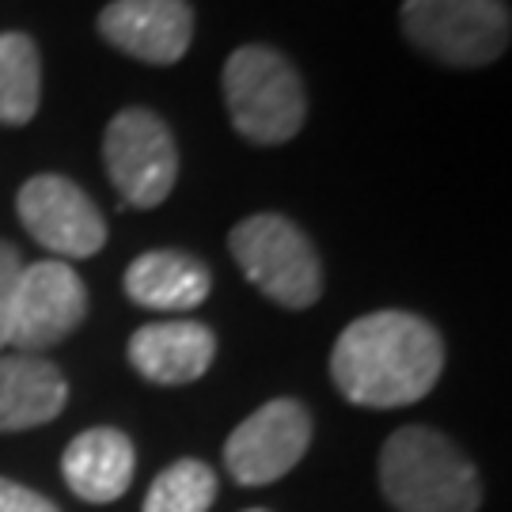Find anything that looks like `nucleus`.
Returning <instances> with one entry per match:
<instances>
[{
	"mask_svg": "<svg viewBox=\"0 0 512 512\" xmlns=\"http://www.w3.org/2000/svg\"><path fill=\"white\" fill-rule=\"evenodd\" d=\"M444 342L433 323L410 311L353 319L330 353V376L353 406L391 410L425 399L440 380Z\"/></svg>",
	"mask_w": 512,
	"mask_h": 512,
	"instance_id": "1",
	"label": "nucleus"
},
{
	"mask_svg": "<svg viewBox=\"0 0 512 512\" xmlns=\"http://www.w3.org/2000/svg\"><path fill=\"white\" fill-rule=\"evenodd\" d=\"M380 486L399 512H475L482 501L475 467L433 429L406 425L380 452Z\"/></svg>",
	"mask_w": 512,
	"mask_h": 512,
	"instance_id": "2",
	"label": "nucleus"
},
{
	"mask_svg": "<svg viewBox=\"0 0 512 512\" xmlns=\"http://www.w3.org/2000/svg\"><path fill=\"white\" fill-rule=\"evenodd\" d=\"M232 126L251 145H285L304 129L308 92L296 65L274 46H239L220 73Z\"/></svg>",
	"mask_w": 512,
	"mask_h": 512,
	"instance_id": "3",
	"label": "nucleus"
},
{
	"mask_svg": "<svg viewBox=\"0 0 512 512\" xmlns=\"http://www.w3.org/2000/svg\"><path fill=\"white\" fill-rule=\"evenodd\" d=\"M228 247L243 277L281 308L304 311L323 293L319 255L293 220L277 213H255L232 228Z\"/></svg>",
	"mask_w": 512,
	"mask_h": 512,
	"instance_id": "4",
	"label": "nucleus"
},
{
	"mask_svg": "<svg viewBox=\"0 0 512 512\" xmlns=\"http://www.w3.org/2000/svg\"><path fill=\"white\" fill-rule=\"evenodd\" d=\"M509 31L505 0H403V35L440 65H490L509 50Z\"/></svg>",
	"mask_w": 512,
	"mask_h": 512,
	"instance_id": "5",
	"label": "nucleus"
},
{
	"mask_svg": "<svg viewBox=\"0 0 512 512\" xmlns=\"http://www.w3.org/2000/svg\"><path fill=\"white\" fill-rule=\"evenodd\" d=\"M103 164L122 205L156 209L167 202L179 179V148L160 114L126 107L103 133Z\"/></svg>",
	"mask_w": 512,
	"mask_h": 512,
	"instance_id": "6",
	"label": "nucleus"
},
{
	"mask_svg": "<svg viewBox=\"0 0 512 512\" xmlns=\"http://www.w3.org/2000/svg\"><path fill=\"white\" fill-rule=\"evenodd\" d=\"M88 315V289L69 262H23L12 296V334L8 346L19 353H42L73 334Z\"/></svg>",
	"mask_w": 512,
	"mask_h": 512,
	"instance_id": "7",
	"label": "nucleus"
},
{
	"mask_svg": "<svg viewBox=\"0 0 512 512\" xmlns=\"http://www.w3.org/2000/svg\"><path fill=\"white\" fill-rule=\"evenodd\" d=\"M16 209L27 236L61 262L92 258L107 243V220L99 213V205L65 175L27 179L16 198Z\"/></svg>",
	"mask_w": 512,
	"mask_h": 512,
	"instance_id": "8",
	"label": "nucleus"
},
{
	"mask_svg": "<svg viewBox=\"0 0 512 512\" xmlns=\"http://www.w3.org/2000/svg\"><path fill=\"white\" fill-rule=\"evenodd\" d=\"M311 444V414L296 399L258 406L224 440V467L239 486H270L304 459Z\"/></svg>",
	"mask_w": 512,
	"mask_h": 512,
	"instance_id": "9",
	"label": "nucleus"
},
{
	"mask_svg": "<svg viewBox=\"0 0 512 512\" xmlns=\"http://www.w3.org/2000/svg\"><path fill=\"white\" fill-rule=\"evenodd\" d=\"M99 35L133 61L175 65L190 50L194 8L186 0H114L99 12Z\"/></svg>",
	"mask_w": 512,
	"mask_h": 512,
	"instance_id": "10",
	"label": "nucleus"
},
{
	"mask_svg": "<svg viewBox=\"0 0 512 512\" xmlns=\"http://www.w3.org/2000/svg\"><path fill=\"white\" fill-rule=\"evenodd\" d=\"M217 357V334L198 319L148 323L129 338V365L148 384L179 387L202 380Z\"/></svg>",
	"mask_w": 512,
	"mask_h": 512,
	"instance_id": "11",
	"label": "nucleus"
},
{
	"mask_svg": "<svg viewBox=\"0 0 512 512\" xmlns=\"http://www.w3.org/2000/svg\"><path fill=\"white\" fill-rule=\"evenodd\" d=\"M65 482L80 501L88 505H107L129 490L133 471H137V452L133 440L122 429H88L65 448L61 459Z\"/></svg>",
	"mask_w": 512,
	"mask_h": 512,
	"instance_id": "12",
	"label": "nucleus"
},
{
	"mask_svg": "<svg viewBox=\"0 0 512 512\" xmlns=\"http://www.w3.org/2000/svg\"><path fill=\"white\" fill-rule=\"evenodd\" d=\"M213 277L205 262L183 251H148L126 270V296L148 311H194L209 300Z\"/></svg>",
	"mask_w": 512,
	"mask_h": 512,
	"instance_id": "13",
	"label": "nucleus"
},
{
	"mask_svg": "<svg viewBox=\"0 0 512 512\" xmlns=\"http://www.w3.org/2000/svg\"><path fill=\"white\" fill-rule=\"evenodd\" d=\"M69 387L46 357H0V433H19L54 421L65 410Z\"/></svg>",
	"mask_w": 512,
	"mask_h": 512,
	"instance_id": "14",
	"label": "nucleus"
},
{
	"mask_svg": "<svg viewBox=\"0 0 512 512\" xmlns=\"http://www.w3.org/2000/svg\"><path fill=\"white\" fill-rule=\"evenodd\" d=\"M42 99L38 46L23 31L0 35V126H27Z\"/></svg>",
	"mask_w": 512,
	"mask_h": 512,
	"instance_id": "15",
	"label": "nucleus"
},
{
	"mask_svg": "<svg viewBox=\"0 0 512 512\" xmlns=\"http://www.w3.org/2000/svg\"><path fill=\"white\" fill-rule=\"evenodd\" d=\"M217 501V475L202 459H179L152 482L141 512H209Z\"/></svg>",
	"mask_w": 512,
	"mask_h": 512,
	"instance_id": "16",
	"label": "nucleus"
},
{
	"mask_svg": "<svg viewBox=\"0 0 512 512\" xmlns=\"http://www.w3.org/2000/svg\"><path fill=\"white\" fill-rule=\"evenodd\" d=\"M19 270H23V258L16 243L0 239V349L8 346V334H12V296H16Z\"/></svg>",
	"mask_w": 512,
	"mask_h": 512,
	"instance_id": "17",
	"label": "nucleus"
},
{
	"mask_svg": "<svg viewBox=\"0 0 512 512\" xmlns=\"http://www.w3.org/2000/svg\"><path fill=\"white\" fill-rule=\"evenodd\" d=\"M0 512H61L50 497L19 486L12 478H0Z\"/></svg>",
	"mask_w": 512,
	"mask_h": 512,
	"instance_id": "18",
	"label": "nucleus"
},
{
	"mask_svg": "<svg viewBox=\"0 0 512 512\" xmlns=\"http://www.w3.org/2000/svg\"><path fill=\"white\" fill-rule=\"evenodd\" d=\"M247 512H266V509H247Z\"/></svg>",
	"mask_w": 512,
	"mask_h": 512,
	"instance_id": "19",
	"label": "nucleus"
}]
</instances>
